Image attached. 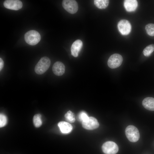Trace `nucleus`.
<instances>
[{
    "mask_svg": "<svg viewBox=\"0 0 154 154\" xmlns=\"http://www.w3.org/2000/svg\"><path fill=\"white\" fill-rule=\"evenodd\" d=\"M50 59L46 56L41 58L36 65L35 68V72L37 74H42L48 69L50 64Z\"/></svg>",
    "mask_w": 154,
    "mask_h": 154,
    "instance_id": "1",
    "label": "nucleus"
},
{
    "mask_svg": "<svg viewBox=\"0 0 154 154\" xmlns=\"http://www.w3.org/2000/svg\"><path fill=\"white\" fill-rule=\"evenodd\" d=\"M24 38L25 42L29 45H34L40 41L41 37L37 31L32 30L27 31L25 35Z\"/></svg>",
    "mask_w": 154,
    "mask_h": 154,
    "instance_id": "2",
    "label": "nucleus"
},
{
    "mask_svg": "<svg viewBox=\"0 0 154 154\" xmlns=\"http://www.w3.org/2000/svg\"><path fill=\"white\" fill-rule=\"evenodd\" d=\"M125 135L128 140L132 142L137 141L140 137V134L138 129L133 125H129L125 130Z\"/></svg>",
    "mask_w": 154,
    "mask_h": 154,
    "instance_id": "3",
    "label": "nucleus"
},
{
    "mask_svg": "<svg viewBox=\"0 0 154 154\" xmlns=\"http://www.w3.org/2000/svg\"><path fill=\"white\" fill-rule=\"evenodd\" d=\"M103 152L105 154H116L118 151L117 145L112 141L104 143L102 146Z\"/></svg>",
    "mask_w": 154,
    "mask_h": 154,
    "instance_id": "4",
    "label": "nucleus"
},
{
    "mask_svg": "<svg viewBox=\"0 0 154 154\" xmlns=\"http://www.w3.org/2000/svg\"><path fill=\"white\" fill-rule=\"evenodd\" d=\"M123 59L121 56L118 54H114L111 55L108 61V66L112 69L117 68L121 64Z\"/></svg>",
    "mask_w": 154,
    "mask_h": 154,
    "instance_id": "5",
    "label": "nucleus"
},
{
    "mask_svg": "<svg viewBox=\"0 0 154 154\" xmlns=\"http://www.w3.org/2000/svg\"><path fill=\"white\" fill-rule=\"evenodd\" d=\"M64 8L71 14L77 12L78 9V5L77 2L74 0H64L62 2Z\"/></svg>",
    "mask_w": 154,
    "mask_h": 154,
    "instance_id": "6",
    "label": "nucleus"
},
{
    "mask_svg": "<svg viewBox=\"0 0 154 154\" xmlns=\"http://www.w3.org/2000/svg\"><path fill=\"white\" fill-rule=\"evenodd\" d=\"M117 27L119 31L122 35H127L131 31V25L127 20L122 19L118 23Z\"/></svg>",
    "mask_w": 154,
    "mask_h": 154,
    "instance_id": "7",
    "label": "nucleus"
},
{
    "mask_svg": "<svg viewBox=\"0 0 154 154\" xmlns=\"http://www.w3.org/2000/svg\"><path fill=\"white\" fill-rule=\"evenodd\" d=\"M82 124L83 128L88 130L96 129L99 125L97 120L93 117H89L86 120L82 122Z\"/></svg>",
    "mask_w": 154,
    "mask_h": 154,
    "instance_id": "8",
    "label": "nucleus"
},
{
    "mask_svg": "<svg viewBox=\"0 0 154 154\" xmlns=\"http://www.w3.org/2000/svg\"><path fill=\"white\" fill-rule=\"evenodd\" d=\"M3 5L6 8L14 10H18L23 6L22 2L19 0H6L3 3Z\"/></svg>",
    "mask_w": 154,
    "mask_h": 154,
    "instance_id": "9",
    "label": "nucleus"
},
{
    "mask_svg": "<svg viewBox=\"0 0 154 154\" xmlns=\"http://www.w3.org/2000/svg\"><path fill=\"white\" fill-rule=\"evenodd\" d=\"M52 71L55 75L62 76L65 72V66L61 62L57 61L54 63L52 66Z\"/></svg>",
    "mask_w": 154,
    "mask_h": 154,
    "instance_id": "10",
    "label": "nucleus"
},
{
    "mask_svg": "<svg viewBox=\"0 0 154 154\" xmlns=\"http://www.w3.org/2000/svg\"><path fill=\"white\" fill-rule=\"evenodd\" d=\"M83 45L82 41L80 40H75L72 45L71 48V54L74 57H77Z\"/></svg>",
    "mask_w": 154,
    "mask_h": 154,
    "instance_id": "11",
    "label": "nucleus"
},
{
    "mask_svg": "<svg viewBox=\"0 0 154 154\" xmlns=\"http://www.w3.org/2000/svg\"><path fill=\"white\" fill-rule=\"evenodd\" d=\"M142 104L146 109L151 111H154V98L148 97L143 100Z\"/></svg>",
    "mask_w": 154,
    "mask_h": 154,
    "instance_id": "12",
    "label": "nucleus"
},
{
    "mask_svg": "<svg viewBox=\"0 0 154 154\" xmlns=\"http://www.w3.org/2000/svg\"><path fill=\"white\" fill-rule=\"evenodd\" d=\"M58 126L61 132L64 133H70L73 129L72 126L71 124L64 121L59 122L58 123Z\"/></svg>",
    "mask_w": 154,
    "mask_h": 154,
    "instance_id": "13",
    "label": "nucleus"
},
{
    "mask_svg": "<svg viewBox=\"0 0 154 154\" xmlns=\"http://www.w3.org/2000/svg\"><path fill=\"white\" fill-rule=\"evenodd\" d=\"M125 9L128 12L134 11L137 6V2L136 0H126L124 2Z\"/></svg>",
    "mask_w": 154,
    "mask_h": 154,
    "instance_id": "14",
    "label": "nucleus"
},
{
    "mask_svg": "<svg viewBox=\"0 0 154 154\" xmlns=\"http://www.w3.org/2000/svg\"><path fill=\"white\" fill-rule=\"evenodd\" d=\"M94 3L95 5L100 9H104L108 6L109 1L108 0H95Z\"/></svg>",
    "mask_w": 154,
    "mask_h": 154,
    "instance_id": "15",
    "label": "nucleus"
},
{
    "mask_svg": "<svg viewBox=\"0 0 154 154\" xmlns=\"http://www.w3.org/2000/svg\"><path fill=\"white\" fill-rule=\"evenodd\" d=\"M33 121L34 126L36 127H40L42 124L41 115L40 114H35L33 117Z\"/></svg>",
    "mask_w": 154,
    "mask_h": 154,
    "instance_id": "16",
    "label": "nucleus"
},
{
    "mask_svg": "<svg viewBox=\"0 0 154 154\" xmlns=\"http://www.w3.org/2000/svg\"><path fill=\"white\" fill-rule=\"evenodd\" d=\"M154 51V44H151L147 46L143 50V53L146 56H149Z\"/></svg>",
    "mask_w": 154,
    "mask_h": 154,
    "instance_id": "17",
    "label": "nucleus"
},
{
    "mask_svg": "<svg viewBox=\"0 0 154 154\" xmlns=\"http://www.w3.org/2000/svg\"><path fill=\"white\" fill-rule=\"evenodd\" d=\"M145 29L147 34L151 36H154V24L149 23L145 26Z\"/></svg>",
    "mask_w": 154,
    "mask_h": 154,
    "instance_id": "18",
    "label": "nucleus"
},
{
    "mask_svg": "<svg viewBox=\"0 0 154 154\" xmlns=\"http://www.w3.org/2000/svg\"><path fill=\"white\" fill-rule=\"evenodd\" d=\"M66 120L70 123L74 122L75 120L74 114L70 111L67 112L64 116Z\"/></svg>",
    "mask_w": 154,
    "mask_h": 154,
    "instance_id": "19",
    "label": "nucleus"
},
{
    "mask_svg": "<svg viewBox=\"0 0 154 154\" xmlns=\"http://www.w3.org/2000/svg\"><path fill=\"white\" fill-rule=\"evenodd\" d=\"M7 121L6 116L4 114H0V127L4 126L6 124Z\"/></svg>",
    "mask_w": 154,
    "mask_h": 154,
    "instance_id": "20",
    "label": "nucleus"
},
{
    "mask_svg": "<svg viewBox=\"0 0 154 154\" xmlns=\"http://www.w3.org/2000/svg\"><path fill=\"white\" fill-rule=\"evenodd\" d=\"M89 117L87 114L84 111L81 112L78 115V119L82 122L86 120Z\"/></svg>",
    "mask_w": 154,
    "mask_h": 154,
    "instance_id": "21",
    "label": "nucleus"
},
{
    "mask_svg": "<svg viewBox=\"0 0 154 154\" xmlns=\"http://www.w3.org/2000/svg\"><path fill=\"white\" fill-rule=\"evenodd\" d=\"M4 66V62L3 59L0 58V71H1Z\"/></svg>",
    "mask_w": 154,
    "mask_h": 154,
    "instance_id": "22",
    "label": "nucleus"
}]
</instances>
